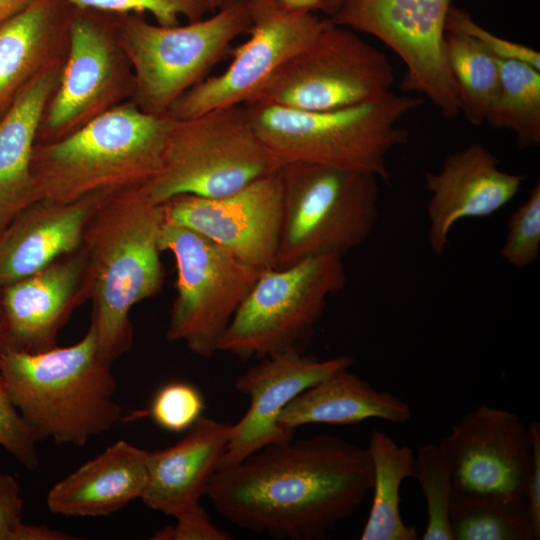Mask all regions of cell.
I'll return each mask as SVG.
<instances>
[{
	"label": "cell",
	"instance_id": "cell-3",
	"mask_svg": "<svg viewBox=\"0 0 540 540\" xmlns=\"http://www.w3.org/2000/svg\"><path fill=\"white\" fill-rule=\"evenodd\" d=\"M111 362L101 357L94 327L66 347L3 353L0 373L36 440L85 445L122 418Z\"/></svg>",
	"mask_w": 540,
	"mask_h": 540
},
{
	"label": "cell",
	"instance_id": "cell-40",
	"mask_svg": "<svg viewBox=\"0 0 540 540\" xmlns=\"http://www.w3.org/2000/svg\"><path fill=\"white\" fill-rule=\"evenodd\" d=\"M279 7L290 12L314 13L323 12L326 0H272Z\"/></svg>",
	"mask_w": 540,
	"mask_h": 540
},
{
	"label": "cell",
	"instance_id": "cell-8",
	"mask_svg": "<svg viewBox=\"0 0 540 540\" xmlns=\"http://www.w3.org/2000/svg\"><path fill=\"white\" fill-rule=\"evenodd\" d=\"M280 167L256 135L243 104L229 106L175 119L161 170L144 188L160 204L178 195L219 198Z\"/></svg>",
	"mask_w": 540,
	"mask_h": 540
},
{
	"label": "cell",
	"instance_id": "cell-17",
	"mask_svg": "<svg viewBox=\"0 0 540 540\" xmlns=\"http://www.w3.org/2000/svg\"><path fill=\"white\" fill-rule=\"evenodd\" d=\"M354 359L340 355L320 360L297 350L263 358L237 377L236 390L250 399L243 417L232 424L231 436L219 469L234 466L258 450L293 439L294 431L279 423L284 408L299 394L341 369Z\"/></svg>",
	"mask_w": 540,
	"mask_h": 540
},
{
	"label": "cell",
	"instance_id": "cell-34",
	"mask_svg": "<svg viewBox=\"0 0 540 540\" xmlns=\"http://www.w3.org/2000/svg\"><path fill=\"white\" fill-rule=\"evenodd\" d=\"M446 33L463 35L476 42L498 60L519 61L540 70V53L521 43L494 35L478 25L470 14L451 6L446 19Z\"/></svg>",
	"mask_w": 540,
	"mask_h": 540
},
{
	"label": "cell",
	"instance_id": "cell-4",
	"mask_svg": "<svg viewBox=\"0 0 540 540\" xmlns=\"http://www.w3.org/2000/svg\"><path fill=\"white\" fill-rule=\"evenodd\" d=\"M174 121L129 100L58 141L36 143L38 202L69 203L146 185L161 170Z\"/></svg>",
	"mask_w": 540,
	"mask_h": 540
},
{
	"label": "cell",
	"instance_id": "cell-20",
	"mask_svg": "<svg viewBox=\"0 0 540 540\" xmlns=\"http://www.w3.org/2000/svg\"><path fill=\"white\" fill-rule=\"evenodd\" d=\"M231 431V423L202 415L177 443L148 451L143 503L173 517L198 505L219 468Z\"/></svg>",
	"mask_w": 540,
	"mask_h": 540
},
{
	"label": "cell",
	"instance_id": "cell-11",
	"mask_svg": "<svg viewBox=\"0 0 540 540\" xmlns=\"http://www.w3.org/2000/svg\"><path fill=\"white\" fill-rule=\"evenodd\" d=\"M394 78L386 54L330 21L249 101L307 111L336 110L382 99L392 92Z\"/></svg>",
	"mask_w": 540,
	"mask_h": 540
},
{
	"label": "cell",
	"instance_id": "cell-38",
	"mask_svg": "<svg viewBox=\"0 0 540 540\" xmlns=\"http://www.w3.org/2000/svg\"><path fill=\"white\" fill-rule=\"evenodd\" d=\"M532 457L526 482L525 498L531 522L537 537L540 538V424L530 422Z\"/></svg>",
	"mask_w": 540,
	"mask_h": 540
},
{
	"label": "cell",
	"instance_id": "cell-7",
	"mask_svg": "<svg viewBox=\"0 0 540 540\" xmlns=\"http://www.w3.org/2000/svg\"><path fill=\"white\" fill-rule=\"evenodd\" d=\"M282 223L276 267L308 257H342L362 245L377 223L378 178L319 164L279 169Z\"/></svg>",
	"mask_w": 540,
	"mask_h": 540
},
{
	"label": "cell",
	"instance_id": "cell-12",
	"mask_svg": "<svg viewBox=\"0 0 540 540\" xmlns=\"http://www.w3.org/2000/svg\"><path fill=\"white\" fill-rule=\"evenodd\" d=\"M134 84L115 14L73 7L66 58L36 143L58 141L131 100Z\"/></svg>",
	"mask_w": 540,
	"mask_h": 540
},
{
	"label": "cell",
	"instance_id": "cell-10",
	"mask_svg": "<svg viewBox=\"0 0 540 540\" xmlns=\"http://www.w3.org/2000/svg\"><path fill=\"white\" fill-rule=\"evenodd\" d=\"M161 249L173 254L177 273L165 337L209 358L219 351L223 334L262 270L178 225L167 214Z\"/></svg>",
	"mask_w": 540,
	"mask_h": 540
},
{
	"label": "cell",
	"instance_id": "cell-15",
	"mask_svg": "<svg viewBox=\"0 0 540 540\" xmlns=\"http://www.w3.org/2000/svg\"><path fill=\"white\" fill-rule=\"evenodd\" d=\"M438 443L451 460L454 491L525 498L531 434L516 413L481 404L452 424Z\"/></svg>",
	"mask_w": 540,
	"mask_h": 540
},
{
	"label": "cell",
	"instance_id": "cell-2",
	"mask_svg": "<svg viewBox=\"0 0 540 540\" xmlns=\"http://www.w3.org/2000/svg\"><path fill=\"white\" fill-rule=\"evenodd\" d=\"M164 203L144 186L107 194L83 236L91 325L102 358L113 363L133 344L129 312L163 284L161 234Z\"/></svg>",
	"mask_w": 540,
	"mask_h": 540
},
{
	"label": "cell",
	"instance_id": "cell-39",
	"mask_svg": "<svg viewBox=\"0 0 540 540\" xmlns=\"http://www.w3.org/2000/svg\"><path fill=\"white\" fill-rule=\"evenodd\" d=\"M77 536L42 525L21 523L11 536V540H76Z\"/></svg>",
	"mask_w": 540,
	"mask_h": 540
},
{
	"label": "cell",
	"instance_id": "cell-27",
	"mask_svg": "<svg viewBox=\"0 0 540 540\" xmlns=\"http://www.w3.org/2000/svg\"><path fill=\"white\" fill-rule=\"evenodd\" d=\"M449 525L453 540H537L525 498L453 490Z\"/></svg>",
	"mask_w": 540,
	"mask_h": 540
},
{
	"label": "cell",
	"instance_id": "cell-25",
	"mask_svg": "<svg viewBox=\"0 0 540 540\" xmlns=\"http://www.w3.org/2000/svg\"><path fill=\"white\" fill-rule=\"evenodd\" d=\"M411 418L409 405L391 392L375 389L349 371H336L295 397L281 412L285 429L308 424L352 425L367 419L403 423Z\"/></svg>",
	"mask_w": 540,
	"mask_h": 540
},
{
	"label": "cell",
	"instance_id": "cell-16",
	"mask_svg": "<svg viewBox=\"0 0 540 540\" xmlns=\"http://www.w3.org/2000/svg\"><path fill=\"white\" fill-rule=\"evenodd\" d=\"M279 169L223 197L175 196L164 203L166 214L250 266L275 268L282 223Z\"/></svg>",
	"mask_w": 540,
	"mask_h": 540
},
{
	"label": "cell",
	"instance_id": "cell-5",
	"mask_svg": "<svg viewBox=\"0 0 540 540\" xmlns=\"http://www.w3.org/2000/svg\"><path fill=\"white\" fill-rule=\"evenodd\" d=\"M423 100L391 92L377 101L327 111L261 101L243 106L256 135L280 165L312 163L388 180L387 157L408 140L398 123Z\"/></svg>",
	"mask_w": 540,
	"mask_h": 540
},
{
	"label": "cell",
	"instance_id": "cell-36",
	"mask_svg": "<svg viewBox=\"0 0 540 540\" xmlns=\"http://www.w3.org/2000/svg\"><path fill=\"white\" fill-rule=\"evenodd\" d=\"M174 525L156 531L155 540H229L231 536L215 526L200 503L175 516Z\"/></svg>",
	"mask_w": 540,
	"mask_h": 540
},
{
	"label": "cell",
	"instance_id": "cell-44",
	"mask_svg": "<svg viewBox=\"0 0 540 540\" xmlns=\"http://www.w3.org/2000/svg\"><path fill=\"white\" fill-rule=\"evenodd\" d=\"M2 356H3V349L1 345V320H0V364H1Z\"/></svg>",
	"mask_w": 540,
	"mask_h": 540
},
{
	"label": "cell",
	"instance_id": "cell-24",
	"mask_svg": "<svg viewBox=\"0 0 540 540\" xmlns=\"http://www.w3.org/2000/svg\"><path fill=\"white\" fill-rule=\"evenodd\" d=\"M63 63L37 76L0 118V234L21 212L38 202L33 151Z\"/></svg>",
	"mask_w": 540,
	"mask_h": 540
},
{
	"label": "cell",
	"instance_id": "cell-42",
	"mask_svg": "<svg viewBox=\"0 0 540 540\" xmlns=\"http://www.w3.org/2000/svg\"><path fill=\"white\" fill-rule=\"evenodd\" d=\"M341 0H326L323 12L331 17L340 5Z\"/></svg>",
	"mask_w": 540,
	"mask_h": 540
},
{
	"label": "cell",
	"instance_id": "cell-1",
	"mask_svg": "<svg viewBox=\"0 0 540 540\" xmlns=\"http://www.w3.org/2000/svg\"><path fill=\"white\" fill-rule=\"evenodd\" d=\"M366 448L317 435L268 445L219 469L206 496L235 526L289 540H321L352 516L372 489Z\"/></svg>",
	"mask_w": 540,
	"mask_h": 540
},
{
	"label": "cell",
	"instance_id": "cell-32",
	"mask_svg": "<svg viewBox=\"0 0 540 540\" xmlns=\"http://www.w3.org/2000/svg\"><path fill=\"white\" fill-rule=\"evenodd\" d=\"M72 7L110 14L150 13L161 26H175L180 17L194 22L214 13L207 0H66Z\"/></svg>",
	"mask_w": 540,
	"mask_h": 540
},
{
	"label": "cell",
	"instance_id": "cell-35",
	"mask_svg": "<svg viewBox=\"0 0 540 540\" xmlns=\"http://www.w3.org/2000/svg\"><path fill=\"white\" fill-rule=\"evenodd\" d=\"M36 443L35 436L13 404L0 373V446L26 469L33 470L39 463Z\"/></svg>",
	"mask_w": 540,
	"mask_h": 540
},
{
	"label": "cell",
	"instance_id": "cell-43",
	"mask_svg": "<svg viewBox=\"0 0 540 540\" xmlns=\"http://www.w3.org/2000/svg\"><path fill=\"white\" fill-rule=\"evenodd\" d=\"M213 10V12L227 6L230 4L233 0H207Z\"/></svg>",
	"mask_w": 540,
	"mask_h": 540
},
{
	"label": "cell",
	"instance_id": "cell-28",
	"mask_svg": "<svg viewBox=\"0 0 540 540\" xmlns=\"http://www.w3.org/2000/svg\"><path fill=\"white\" fill-rule=\"evenodd\" d=\"M499 88L485 122L514 132L521 149L540 145V70L529 64L498 60Z\"/></svg>",
	"mask_w": 540,
	"mask_h": 540
},
{
	"label": "cell",
	"instance_id": "cell-33",
	"mask_svg": "<svg viewBox=\"0 0 540 540\" xmlns=\"http://www.w3.org/2000/svg\"><path fill=\"white\" fill-rule=\"evenodd\" d=\"M204 410V397L195 385L172 381L154 394L149 415L162 429L181 433L187 431L203 415Z\"/></svg>",
	"mask_w": 540,
	"mask_h": 540
},
{
	"label": "cell",
	"instance_id": "cell-26",
	"mask_svg": "<svg viewBox=\"0 0 540 540\" xmlns=\"http://www.w3.org/2000/svg\"><path fill=\"white\" fill-rule=\"evenodd\" d=\"M367 451L373 466V499L361 540H417L416 528L407 525L400 512V489L411 477L414 452L398 445L383 431L370 434Z\"/></svg>",
	"mask_w": 540,
	"mask_h": 540
},
{
	"label": "cell",
	"instance_id": "cell-31",
	"mask_svg": "<svg viewBox=\"0 0 540 540\" xmlns=\"http://www.w3.org/2000/svg\"><path fill=\"white\" fill-rule=\"evenodd\" d=\"M540 253V184L530 191L508 220L501 257L511 266L523 269L533 264Z\"/></svg>",
	"mask_w": 540,
	"mask_h": 540
},
{
	"label": "cell",
	"instance_id": "cell-18",
	"mask_svg": "<svg viewBox=\"0 0 540 540\" xmlns=\"http://www.w3.org/2000/svg\"><path fill=\"white\" fill-rule=\"evenodd\" d=\"M86 254L81 246L38 272L0 288L1 345L37 353L56 346L59 330L89 299Z\"/></svg>",
	"mask_w": 540,
	"mask_h": 540
},
{
	"label": "cell",
	"instance_id": "cell-37",
	"mask_svg": "<svg viewBox=\"0 0 540 540\" xmlns=\"http://www.w3.org/2000/svg\"><path fill=\"white\" fill-rule=\"evenodd\" d=\"M18 481L9 474L0 473V540H11L16 528L23 522V499Z\"/></svg>",
	"mask_w": 540,
	"mask_h": 540
},
{
	"label": "cell",
	"instance_id": "cell-30",
	"mask_svg": "<svg viewBox=\"0 0 540 540\" xmlns=\"http://www.w3.org/2000/svg\"><path fill=\"white\" fill-rule=\"evenodd\" d=\"M411 477L419 483L427 508V525L419 539L453 540L449 525L453 468L439 443L419 447L414 454Z\"/></svg>",
	"mask_w": 540,
	"mask_h": 540
},
{
	"label": "cell",
	"instance_id": "cell-41",
	"mask_svg": "<svg viewBox=\"0 0 540 540\" xmlns=\"http://www.w3.org/2000/svg\"><path fill=\"white\" fill-rule=\"evenodd\" d=\"M34 0H0V25L18 14Z\"/></svg>",
	"mask_w": 540,
	"mask_h": 540
},
{
	"label": "cell",
	"instance_id": "cell-22",
	"mask_svg": "<svg viewBox=\"0 0 540 540\" xmlns=\"http://www.w3.org/2000/svg\"><path fill=\"white\" fill-rule=\"evenodd\" d=\"M73 7L34 0L0 25V118L42 72L64 62Z\"/></svg>",
	"mask_w": 540,
	"mask_h": 540
},
{
	"label": "cell",
	"instance_id": "cell-6",
	"mask_svg": "<svg viewBox=\"0 0 540 540\" xmlns=\"http://www.w3.org/2000/svg\"><path fill=\"white\" fill-rule=\"evenodd\" d=\"M118 37L134 72L131 101L154 115H168L185 92L208 77L232 52V42L249 34L245 0H233L211 17L186 25L161 26L142 14H115Z\"/></svg>",
	"mask_w": 540,
	"mask_h": 540
},
{
	"label": "cell",
	"instance_id": "cell-13",
	"mask_svg": "<svg viewBox=\"0 0 540 540\" xmlns=\"http://www.w3.org/2000/svg\"><path fill=\"white\" fill-rule=\"evenodd\" d=\"M455 0H341L329 17L338 26L370 34L403 61L404 92L424 95L448 119L461 115L446 55V19Z\"/></svg>",
	"mask_w": 540,
	"mask_h": 540
},
{
	"label": "cell",
	"instance_id": "cell-9",
	"mask_svg": "<svg viewBox=\"0 0 540 540\" xmlns=\"http://www.w3.org/2000/svg\"><path fill=\"white\" fill-rule=\"evenodd\" d=\"M342 257H308L259 275L220 341L219 351L242 359L304 351L328 298L347 276Z\"/></svg>",
	"mask_w": 540,
	"mask_h": 540
},
{
	"label": "cell",
	"instance_id": "cell-23",
	"mask_svg": "<svg viewBox=\"0 0 540 540\" xmlns=\"http://www.w3.org/2000/svg\"><path fill=\"white\" fill-rule=\"evenodd\" d=\"M147 454L124 440L113 443L49 489L48 509L63 516L99 517L141 499L147 482Z\"/></svg>",
	"mask_w": 540,
	"mask_h": 540
},
{
	"label": "cell",
	"instance_id": "cell-19",
	"mask_svg": "<svg viewBox=\"0 0 540 540\" xmlns=\"http://www.w3.org/2000/svg\"><path fill=\"white\" fill-rule=\"evenodd\" d=\"M525 180L500 168L497 157L480 143L447 155L438 172H425L430 193L428 241L436 255L447 248L452 227L462 219L488 217L512 201Z\"/></svg>",
	"mask_w": 540,
	"mask_h": 540
},
{
	"label": "cell",
	"instance_id": "cell-29",
	"mask_svg": "<svg viewBox=\"0 0 540 540\" xmlns=\"http://www.w3.org/2000/svg\"><path fill=\"white\" fill-rule=\"evenodd\" d=\"M446 55L458 88L461 114L469 124L479 126L498 92V59L472 39L454 33H446Z\"/></svg>",
	"mask_w": 540,
	"mask_h": 540
},
{
	"label": "cell",
	"instance_id": "cell-14",
	"mask_svg": "<svg viewBox=\"0 0 540 540\" xmlns=\"http://www.w3.org/2000/svg\"><path fill=\"white\" fill-rule=\"evenodd\" d=\"M252 20L248 40L232 49L225 71L185 92L168 115L187 119L242 105L289 59L308 46L330 23L314 13L290 12L272 0H245Z\"/></svg>",
	"mask_w": 540,
	"mask_h": 540
},
{
	"label": "cell",
	"instance_id": "cell-21",
	"mask_svg": "<svg viewBox=\"0 0 540 540\" xmlns=\"http://www.w3.org/2000/svg\"><path fill=\"white\" fill-rule=\"evenodd\" d=\"M109 193L69 203L36 202L0 234V288L81 248L86 226Z\"/></svg>",
	"mask_w": 540,
	"mask_h": 540
}]
</instances>
